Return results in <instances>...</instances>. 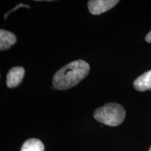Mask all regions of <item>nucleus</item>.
<instances>
[{
    "mask_svg": "<svg viewBox=\"0 0 151 151\" xmlns=\"http://www.w3.org/2000/svg\"><path fill=\"white\" fill-rule=\"evenodd\" d=\"M90 65L83 60H76L67 64L54 75L52 83L55 88L65 90L73 88L87 76Z\"/></svg>",
    "mask_w": 151,
    "mask_h": 151,
    "instance_id": "obj_1",
    "label": "nucleus"
},
{
    "mask_svg": "<svg viewBox=\"0 0 151 151\" xmlns=\"http://www.w3.org/2000/svg\"><path fill=\"white\" fill-rule=\"evenodd\" d=\"M125 115V110L121 105L117 103H108L96 109L93 116L98 122L111 127H116L123 122Z\"/></svg>",
    "mask_w": 151,
    "mask_h": 151,
    "instance_id": "obj_2",
    "label": "nucleus"
},
{
    "mask_svg": "<svg viewBox=\"0 0 151 151\" xmlns=\"http://www.w3.org/2000/svg\"><path fill=\"white\" fill-rule=\"evenodd\" d=\"M118 2V0H90L88 6L92 15H100L110 10Z\"/></svg>",
    "mask_w": 151,
    "mask_h": 151,
    "instance_id": "obj_3",
    "label": "nucleus"
},
{
    "mask_svg": "<svg viewBox=\"0 0 151 151\" xmlns=\"http://www.w3.org/2000/svg\"><path fill=\"white\" fill-rule=\"evenodd\" d=\"M24 69L22 67L12 68L9 71L6 76V85L9 88H14L20 84L24 78Z\"/></svg>",
    "mask_w": 151,
    "mask_h": 151,
    "instance_id": "obj_4",
    "label": "nucleus"
},
{
    "mask_svg": "<svg viewBox=\"0 0 151 151\" xmlns=\"http://www.w3.org/2000/svg\"><path fill=\"white\" fill-rule=\"evenodd\" d=\"M133 86L136 90L140 92L151 90V70L138 77L134 82Z\"/></svg>",
    "mask_w": 151,
    "mask_h": 151,
    "instance_id": "obj_5",
    "label": "nucleus"
},
{
    "mask_svg": "<svg viewBox=\"0 0 151 151\" xmlns=\"http://www.w3.org/2000/svg\"><path fill=\"white\" fill-rule=\"evenodd\" d=\"M16 42V37L14 33L6 30H0V50H7Z\"/></svg>",
    "mask_w": 151,
    "mask_h": 151,
    "instance_id": "obj_6",
    "label": "nucleus"
},
{
    "mask_svg": "<svg viewBox=\"0 0 151 151\" xmlns=\"http://www.w3.org/2000/svg\"><path fill=\"white\" fill-rule=\"evenodd\" d=\"M20 151H44V145L37 139H29L22 145Z\"/></svg>",
    "mask_w": 151,
    "mask_h": 151,
    "instance_id": "obj_7",
    "label": "nucleus"
},
{
    "mask_svg": "<svg viewBox=\"0 0 151 151\" xmlns=\"http://www.w3.org/2000/svg\"><path fill=\"white\" fill-rule=\"evenodd\" d=\"M146 41L148 43H151V31L146 35Z\"/></svg>",
    "mask_w": 151,
    "mask_h": 151,
    "instance_id": "obj_8",
    "label": "nucleus"
},
{
    "mask_svg": "<svg viewBox=\"0 0 151 151\" xmlns=\"http://www.w3.org/2000/svg\"><path fill=\"white\" fill-rule=\"evenodd\" d=\"M149 151H151V146H150V149H149Z\"/></svg>",
    "mask_w": 151,
    "mask_h": 151,
    "instance_id": "obj_9",
    "label": "nucleus"
}]
</instances>
